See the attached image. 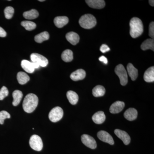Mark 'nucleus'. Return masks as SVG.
<instances>
[{
	"label": "nucleus",
	"mask_w": 154,
	"mask_h": 154,
	"mask_svg": "<svg viewBox=\"0 0 154 154\" xmlns=\"http://www.w3.org/2000/svg\"><path fill=\"white\" fill-rule=\"evenodd\" d=\"M99 60L100 61L102 62L105 64H107V63H108V60H107V58L104 56L100 57L99 58Z\"/></svg>",
	"instance_id": "36"
},
{
	"label": "nucleus",
	"mask_w": 154,
	"mask_h": 154,
	"mask_svg": "<svg viewBox=\"0 0 154 154\" xmlns=\"http://www.w3.org/2000/svg\"><path fill=\"white\" fill-rule=\"evenodd\" d=\"M86 3L91 8L101 9L105 7V2L103 0H86Z\"/></svg>",
	"instance_id": "11"
},
{
	"label": "nucleus",
	"mask_w": 154,
	"mask_h": 154,
	"mask_svg": "<svg viewBox=\"0 0 154 154\" xmlns=\"http://www.w3.org/2000/svg\"><path fill=\"white\" fill-rule=\"evenodd\" d=\"M100 51L103 53L107 52L110 50V48L106 44H102L100 48Z\"/></svg>",
	"instance_id": "34"
},
{
	"label": "nucleus",
	"mask_w": 154,
	"mask_h": 154,
	"mask_svg": "<svg viewBox=\"0 0 154 154\" xmlns=\"http://www.w3.org/2000/svg\"><path fill=\"white\" fill-rule=\"evenodd\" d=\"M130 34L133 38H137L143 33V28L142 22L140 19L134 17L130 22Z\"/></svg>",
	"instance_id": "2"
},
{
	"label": "nucleus",
	"mask_w": 154,
	"mask_h": 154,
	"mask_svg": "<svg viewBox=\"0 0 154 154\" xmlns=\"http://www.w3.org/2000/svg\"><path fill=\"white\" fill-rule=\"evenodd\" d=\"M67 41L72 45H76L79 43L80 40V37L77 33L74 32H70L66 35Z\"/></svg>",
	"instance_id": "14"
},
{
	"label": "nucleus",
	"mask_w": 154,
	"mask_h": 154,
	"mask_svg": "<svg viewBox=\"0 0 154 154\" xmlns=\"http://www.w3.org/2000/svg\"><path fill=\"white\" fill-rule=\"evenodd\" d=\"M17 79L19 84L23 85L29 82L30 77L24 72H20L17 74Z\"/></svg>",
	"instance_id": "23"
},
{
	"label": "nucleus",
	"mask_w": 154,
	"mask_h": 154,
	"mask_svg": "<svg viewBox=\"0 0 154 154\" xmlns=\"http://www.w3.org/2000/svg\"><path fill=\"white\" fill-rule=\"evenodd\" d=\"M21 24L26 30L29 31L34 30L36 28V24L34 22L29 21H22Z\"/></svg>",
	"instance_id": "29"
},
{
	"label": "nucleus",
	"mask_w": 154,
	"mask_h": 154,
	"mask_svg": "<svg viewBox=\"0 0 154 154\" xmlns=\"http://www.w3.org/2000/svg\"><path fill=\"white\" fill-rule=\"evenodd\" d=\"M9 91L8 88L5 86H3L0 90V100H2L8 96Z\"/></svg>",
	"instance_id": "32"
},
{
	"label": "nucleus",
	"mask_w": 154,
	"mask_h": 154,
	"mask_svg": "<svg viewBox=\"0 0 154 154\" xmlns=\"http://www.w3.org/2000/svg\"><path fill=\"white\" fill-rule=\"evenodd\" d=\"M63 115V109L60 107H56L51 110L48 115L50 120L52 122H56L60 121Z\"/></svg>",
	"instance_id": "5"
},
{
	"label": "nucleus",
	"mask_w": 154,
	"mask_h": 154,
	"mask_svg": "<svg viewBox=\"0 0 154 154\" xmlns=\"http://www.w3.org/2000/svg\"><path fill=\"white\" fill-rule=\"evenodd\" d=\"M66 96L69 102L72 105H75L77 104L79 100V96L75 92L71 91H68Z\"/></svg>",
	"instance_id": "22"
},
{
	"label": "nucleus",
	"mask_w": 154,
	"mask_h": 154,
	"mask_svg": "<svg viewBox=\"0 0 154 154\" xmlns=\"http://www.w3.org/2000/svg\"><path fill=\"white\" fill-rule=\"evenodd\" d=\"M21 66L24 70L29 73H32L35 70L33 63L30 62L29 61L26 60L22 61Z\"/></svg>",
	"instance_id": "18"
},
{
	"label": "nucleus",
	"mask_w": 154,
	"mask_h": 154,
	"mask_svg": "<svg viewBox=\"0 0 154 154\" xmlns=\"http://www.w3.org/2000/svg\"><path fill=\"white\" fill-rule=\"evenodd\" d=\"M106 119L104 112L99 111L96 112L92 116V119L95 123L101 124L105 122Z\"/></svg>",
	"instance_id": "16"
},
{
	"label": "nucleus",
	"mask_w": 154,
	"mask_h": 154,
	"mask_svg": "<svg viewBox=\"0 0 154 154\" xmlns=\"http://www.w3.org/2000/svg\"><path fill=\"white\" fill-rule=\"evenodd\" d=\"M49 38V33L47 31H44L35 36L34 40L37 43H41L45 40H48Z\"/></svg>",
	"instance_id": "27"
},
{
	"label": "nucleus",
	"mask_w": 154,
	"mask_h": 154,
	"mask_svg": "<svg viewBox=\"0 0 154 154\" xmlns=\"http://www.w3.org/2000/svg\"><path fill=\"white\" fill-rule=\"evenodd\" d=\"M149 36L152 38L154 39V22H151L149 25Z\"/></svg>",
	"instance_id": "33"
},
{
	"label": "nucleus",
	"mask_w": 154,
	"mask_h": 154,
	"mask_svg": "<svg viewBox=\"0 0 154 154\" xmlns=\"http://www.w3.org/2000/svg\"><path fill=\"white\" fill-rule=\"evenodd\" d=\"M13 97L14 98V101L13 102V105L14 106H17L19 105L22 97H23V94L22 91L16 90L13 92Z\"/></svg>",
	"instance_id": "24"
},
{
	"label": "nucleus",
	"mask_w": 154,
	"mask_h": 154,
	"mask_svg": "<svg viewBox=\"0 0 154 154\" xmlns=\"http://www.w3.org/2000/svg\"><path fill=\"white\" fill-rule=\"evenodd\" d=\"M124 116L127 120L133 121L137 118V111L135 108H130L125 111Z\"/></svg>",
	"instance_id": "15"
},
{
	"label": "nucleus",
	"mask_w": 154,
	"mask_h": 154,
	"mask_svg": "<svg viewBox=\"0 0 154 154\" xmlns=\"http://www.w3.org/2000/svg\"><path fill=\"white\" fill-rule=\"evenodd\" d=\"M38 97L33 94H28L25 96L23 102V108L25 112L28 113L33 112L38 105Z\"/></svg>",
	"instance_id": "1"
},
{
	"label": "nucleus",
	"mask_w": 154,
	"mask_h": 154,
	"mask_svg": "<svg viewBox=\"0 0 154 154\" xmlns=\"http://www.w3.org/2000/svg\"><path fill=\"white\" fill-rule=\"evenodd\" d=\"M5 13V17L7 19H11L13 17L14 13V9L13 7H7L5 9L4 11Z\"/></svg>",
	"instance_id": "30"
},
{
	"label": "nucleus",
	"mask_w": 154,
	"mask_h": 154,
	"mask_svg": "<svg viewBox=\"0 0 154 154\" xmlns=\"http://www.w3.org/2000/svg\"><path fill=\"white\" fill-rule=\"evenodd\" d=\"M149 4L152 7H154V1L153 0H149Z\"/></svg>",
	"instance_id": "37"
},
{
	"label": "nucleus",
	"mask_w": 154,
	"mask_h": 154,
	"mask_svg": "<svg viewBox=\"0 0 154 154\" xmlns=\"http://www.w3.org/2000/svg\"><path fill=\"white\" fill-rule=\"evenodd\" d=\"M39 1V2H44L45 0H41H41H39V1Z\"/></svg>",
	"instance_id": "38"
},
{
	"label": "nucleus",
	"mask_w": 154,
	"mask_h": 154,
	"mask_svg": "<svg viewBox=\"0 0 154 154\" xmlns=\"http://www.w3.org/2000/svg\"><path fill=\"white\" fill-rule=\"evenodd\" d=\"M92 93L94 97H101L105 95V89L103 86L97 85L93 89Z\"/></svg>",
	"instance_id": "28"
},
{
	"label": "nucleus",
	"mask_w": 154,
	"mask_h": 154,
	"mask_svg": "<svg viewBox=\"0 0 154 154\" xmlns=\"http://www.w3.org/2000/svg\"><path fill=\"white\" fill-rule=\"evenodd\" d=\"M115 72L120 79V84L122 85H126L128 82V79L127 73L124 66L122 65L119 64L116 67Z\"/></svg>",
	"instance_id": "4"
},
{
	"label": "nucleus",
	"mask_w": 154,
	"mask_h": 154,
	"mask_svg": "<svg viewBox=\"0 0 154 154\" xmlns=\"http://www.w3.org/2000/svg\"><path fill=\"white\" fill-rule=\"evenodd\" d=\"M6 35H7V33L6 31L3 28L0 27V37H5Z\"/></svg>",
	"instance_id": "35"
},
{
	"label": "nucleus",
	"mask_w": 154,
	"mask_h": 154,
	"mask_svg": "<svg viewBox=\"0 0 154 154\" xmlns=\"http://www.w3.org/2000/svg\"><path fill=\"white\" fill-rule=\"evenodd\" d=\"M11 115L6 111H0V124H4V120L6 119L10 118Z\"/></svg>",
	"instance_id": "31"
},
{
	"label": "nucleus",
	"mask_w": 154,
	"mask_h": 154,
	"mask_svg": "<svg viewBox=\"0 0 154 154\" xmlns=\"http://www.w3.org/2000/svg\"><path fill=\"white\" fill-rule=\"evenodd\" d=\"M86 75V72L82 69H79L72 73L70 78L74 81H78L84 79Z\"/></svg>",
	"instance_id": "13"
},
{
	"label": "nucleus",
	"mask_w": 154,
	"mask_h": 154,
	"mask_svg": "<svg viewBox=\"0 0 154 154\" xmlns=\"http://www.w3.org/2000/svg\"><path fill=\"white\" fill-rule=\"evenodd\" d=\"M141 48L143 51L151 49L154 51V40L152 38H148L143 42Z\"/></svg>",
	"instance_id": "21"
},
{
	"label": "nucleus",
	"mask_w": 154,
	"mask_h": 154,
	"mask_svg": "<svg viewBox=\"0 0 154 154\" xmlns=\"http://www.w3.org/2000/svg\"><path fill=\"white\" fill-rule=\"evenodd\" d=\"M79 23L82 28L89 29L95 27L97 22L96 18L93 15L88 14L83 15L80 18Z\"/></svg>",
	"instance_id": "3"
},
{
	"label": "nucleus",
	"mask_w": 154,
	"mask_h": 154,
	"mask_svg": "<svg viewBox=\"0 0 154 154\" xmlns=\"http://www.w3.org/2000/svg\"><path fill=\"white\" fill-rule=\"evenodd\" d=\"M144 79L147 82H154V67L152 66L148 69L145 72L143 76Z\"/></svg>",
	"instance_id": "19"
},
{
	"label": "nucleus",
	"mask_w": 154,
	"mask_h": 154,
	"mask_svg": "<svg viewBox=\"0 0 154 154\" xmlns=\"http://www.w3.org/2000/svg\"><path fill=\"white\" fill-rule=\"evenodd\" d=\"M125 103L121 101H116L110 106V112L111 113L115 114L121 112L125 107Z\"/></svg>",
	"instance_id": "12"
},
{
	"label": "nucleus",
	"mask_w": 154,
	"mask_h": 154,
	"mask_svg": "<svg viewBox=\"0 0 154 154\" xmlns=\"http://www.w3.org/2000/svg\"><path fill=\"white\" fill-rule=\"evenodd\" d=\"M128 72L131 79L132 81H134L137 79L138 75V70L132 64L129 63L128 64L127 66Z\"/></svg>",
	"instance_id": "20"
},
{
	"label": "nucleus",
	"mask_w": 154,
	"mask_h": 154,
	"mask_svg": "<svg viewBox=\"0 0 154 154\" xmlns=\"http://www.w3.org/2000/svg\"><path fill=\"white\" fill-rule=\"evenodd\" d=\"M97 137L100 140L105 143H109V144H114V142L113 137L108 132L105 131H100L97 133Z\"/></svg>",
	"instance_id": "9"
},
{
	"label": "nucleus",
	"mask_w": 154,
	"mask_h": 154,
	"mask_svg": "<svg viewBox=\"0 0 154 154\" xmlns=\"http://www.w3.org/2000/svg\"><path fill=\"white\" fill-rule=\"evenodd\" d=\"M61 58L65 62H69L72 61L73 59L72 51L71 50H66L62 54Z\"/></svg>",
	"instance_id": "26"
},
{
	"label": "nucleus",
	"mask_w": 154,
	"mask_h": 154,
	"mask_svg": "<svg viewBox=\"0 0 154 154\" xmlns=\"http://www.w3.org/2000/svg\"><path fill=\"white\" fill-rule=\"evenodd\" d=\"M114 133L123 141L125 145L129 144L131 141V138L127 133L121 130L116 129L114 131Z\"/></svg>",
	"instance_id": "10"
},
{
	"label": "nucleus",
	"mask_w": 154,
	"mask_h": 154,
	"mask_svg": "<svg viewBox=\"0 0 154 154\" xmlns=\"http://www.w3.org/2000/svg\"><path fill=\"white\" fill-rule=\"evenodd\" d=\"M54 25L58 28H62L69 22V19L66 17H57L54 19Z\"/></svg>",
	"instance_id": "17"
},
{
	"label": "nucleus",
	"mask_w": 154,
	"mask_h": 154,
	"mask_svg": "<svg viewBox=\"0 0 154 154\" xmlns=\"http://www.w3.org/2000/svg\"><path fill=\"white\" fill-rule=\"evenodd\" d=\"M82 142L86 146L91 149H96L97 147V144L95 139L88 134H83L82 136Z\"/></svg>",
	"instance_id": "8"
},
{
	"label": "nucleus",
	"mask_w": 154,
	"mask_h": 154,
	"mask_svg": "<svg viewBox=\"0 0 154 154\" xmlns=\"http://www.w3.org/2000/svg\"><path fill=\"white\" fill-rule=\"evenodd\" d=\"M32 63L37 64L39 66L45 67L48 64V60L43 56L37 53H33L30 55Z\"/></svg>",
	"instance_id": "7"
},
{
	"label": "nucleus",
	"mask_w": 154,
	"mask_h": 154,
	"mask_svg": "<svg viewBox=\"0 0 154 154\" xmlns=\"http://www.w3.org/2000/svg\"><path fill=\"white\" fill-rule=\"evenodd\" d=\"M29 144L31 148L37 151H40L43 148L41 138L37 135H33L30 137Z\"/></svg>",
	"instance_id": "6"
},
{
	"label": "nucleus",
	"mask_w": 154,
	"mask_h": 154,
	"mask_svg": "<svg viewBox=\"0 0 154 154\" xmlns=\"http://www.w3.org/2000/svg\"><path fill=\"white\" fill-rule=\"evenodd\" d=\"M23 17L26 19H36L38 17V12L35 9H32L30 11H26L23 13Z\"/></svg>",
	"instance_id": "25"
}]
</instances>
